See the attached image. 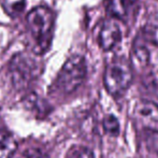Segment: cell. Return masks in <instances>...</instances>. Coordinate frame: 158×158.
Instances as JSON below:
<instances>
[{
	"instance_id": "cell-5",
	"label": "cell",
	"mask_w": 158,
	"mask_h": 158,
	"mask_svg": "<svg viewBox=\"0 0 158 158\" xmlns=\"http://www.w3.org/2000/svg\"><path fill=\"white\" fill-rule=\"evenodd\" d=\"M132 116L137 126L146 133H158V104L151 100H140L135 103Z\"/></svg>"
},
{
	"instance_id": "cell-8",
	"label": "cell",
	"mask_w": 158,
	"mask_h": 158,
	"mask_svg": "<svg viewBox=\"0 0 158 158\" xmlns=\"http://www.w3.org/2000/svg\"><path fill=\"white\" fill-rule=\"evenodd\" d=\"M146 39L143 35L137 38L133 44V52H132V59L133 64H139V66H145L150 60V51L145 45Z\"/></svg>"
},
{
	"instance_id": "cell-13",
	"label": "cell",
	"mask_w": 158,
	"mask_h": 158,
	"mask_svg": "<svg viewBox=\"0 0 158 158\" xmlns=\"http://www.w3.org/2000/svg\"><path fill=\"white\" fill-rule=\"evenodd\" d=\"M66 158H95L94 153L83 145H74L68 151Z\"/></svg>"
},
{
	"instance_id": "cell-14",
	"label": "cell",
	"mask_w": 158,
	"mask_h": 158,
	"mask_svg": "<svg viewBox=\"0 0 158 158\" xmlns=\"http://www.w3.org/2000/svg\"><path fill=\"white\" fill-rule=\"evenodd\" d=\"M19 158H50L48 153L40 148H28L21 153Z\"/></svg>"
},
{
	"instance_id": "cell-11",
	"label": "cell",
	"mask_w": 158,
	"mask_h": 158,
	"mask_svg": "<svg viewBox=\"0 0 158 158\" xmlns=\"http://www.w3.org/2000/svg\"><path fill=\"white\" fill-rule=\"evenodd\" d=\"M3 11L10 17H17L25 10V0H0Z\"/></svg>"
},
{
	"instance_id": "cell-1",
	"label": "cell",
	"mask_w": 158,
	"mask_h": 158,
	"mask_svg": "<svg viewBox=\"0 0 158 158\" xmlns=\"http://www.w3.org/2000/svg\"><path fill=\"white\" fill-rule=\"evenodd\" d=\"M26 23L35 42L33 52L38 55L45 53L52 42L55 23L54 13L46 6H35L27 14Z\"/></svg>"
},
{
	"instance_id": "cell-12",
	"label": "cell",
	"mask_w": 158,
	"mask_h": 158,
	"mask_svg": "<svg viewBox=\"0 0 158 158\" xmlns=\"http://www.w3.org/2000/svg\"><path fill=\"white\" fill-rule=\"evenodd\" d=\"M103 129L108 135H112V137L118 135L121 126H119V122L117 119V117L113 114L106 115V117L103 119Z\"/></svg>"
},
{
	"instance_id": "cell-3",
	"label": "cell",
	"mask_w": 158,
	"mask_h": 158,
	"mask_svg": "<svg viewBox=\"0 0 158 158\" xmlns=\"http://www.w3.org/2000/svg\"><path fill=\"white\" fill-rule=\"evenodd\" d=\"M132 82V68L124 57H117L108 64L104 70L103 84L112 97L118 98L127 92Z\"/></svg>"
},
{
	"instance_id": "cell-10",
	"label": "cell",
	"mask_w": 158,
	"mask_h": 158,
	"mask_svg": "<svg viewBox=\"0 0 158 158\" xmlns=\"http://www.w3.org/2000/svg\"><path fill=\"white\" fill-rule=\"evenodd\" d=\"M142 35L146 39V41L158 46V13L152 15L148 19L143 28Z\"/></svg>"
},
{
	"instance_id": "cell-2",
	"label": "cell",
	"mask_w": 158,
	"mask_h": 158,
	"mask_svg": "<svg viewBox=\"0 0 158 158\" xmlns=\"http://www.w3.org/2000/svg\"><path fill=\"white\" fill-rule=\"evenodd\" d=\"M87 72L86 61L81 55L69 57L57 74L53 89L61 95H69L77 90L84 82Z\"/></svg>"
},
{
	"instance_id": "cell-4",
	"label": "cell",
	"mask_w": 158,
	"mask_h": 158,
	"mask_svg": "<svg viewBox=\"0 0 158 158\" xmlns=\"http://www.w3.org/2000/svg\"><path fill=\"white\" fill-rule=\"evenodd\" d=\"M11 79L19 89L28 87L41 73V66L37 59L26 53H19L12 58L10 64Z\"/></svg>"
},
{
	"instance_id": "cell-6",
	"label": "cell",
	"mask_w": 158,
	"mask_h": 158,
	"mask_svg": "<svg viewBox=\"0 0 158 158\" xmlns=\"http://www.w3.org/2000/svg\"><path fill=\"white\" fill-rule=\"evenodd\" d=\"M123 38V26L119 19H113L104 22L99 33V45L103 51H110L121 42Z\"/></svg>"
},
{
	"instance_id": "cell-9",
	"label": "cell",
	"mask_w": 158,
	"mask_h": 158,
	"mask_svg": "<svg viewBox=\"0 0 158 158\" xmlns=\"http://www.w3.org/2000/svg\"><path fill=\"white\" fill-rule=\"evenodd\" d=\"M17 150V142L8 131L0 130V158H12Z\"/></svg>"
},
{
	"instance_id": "cell-7",
	"label": "cell",
	"mask_w": 158,
	"mask_h": 158,
	"mask_svg": "<svg viewBox=\"0 0 158 158\" xmlns=\"http://www.w3.org/2000/svg\"><path fill=\"white\" fill-rule=\"evenodd\" d=\"M139 0H109L106 3V12L111 17L116 19H126L138 8Z\"/></svg>"
}]
</instances>
